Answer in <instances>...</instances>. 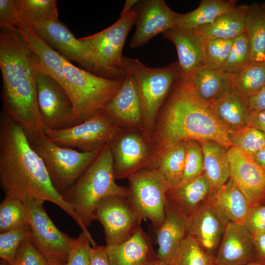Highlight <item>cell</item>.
Listing matches in <instances>:
<instances>
[{
    "instance_id": "1",
    "label": "cell",
    "mask_w": 265,
    "mask_h": 265,
    "mask_svg": "<svg viewBox=\"0 0 265 265\" xmlns=\"http://www.w3.org/2000/svg\"><path fill=\"white\" fill-rule=\"evenodd\" d=\"M157 120L149 140L155 144L150 168H156L167 147L181 141L212 140L227 149L231 146L228 132L216 117L211 104L198 95L190 77L181 74L175 80Z\"/></svg>"
},
{
    "instance_id": "2",
    "label": "cell",
    "mask_w": 265,
    "mask_h": 265,
    "mask_svg": "<svg viewBox=\"0 0 265 265\" xmlns=\"http://www.w3.org/2000/svg\"><path fill=\"white\" fill-rule=\"evenodd\" d=\"M0 182L5 194L23 202L30 199L49 201L82 225L72 207L53 186L45 164L32 148L22 127L2 112L0 117Z\"/></svg>"
},
{
    "instance_id": "3",
    "label": "cell",
    "mask_w": 265,
    "mask_h": 265,
    "mask_svg": "<svg viewBox=\"0 0 265 265\" xmlns=\"http://www.w3.org/2000/svg\"><path fill=\"white\" fill-rule=\"evenodd\" d=\"M0 68L2 112L22 127L28 139L44 133L37 99L42 66L17 27L0 29Z\"/></svg>"
},
{
    "instance_id": "4",
    "label": "cell",
    "mask_w": 265,
    "mask_h": 265,
    "mask_svg": "<svg viewBox=\"0 0 265 265\" xmlns=\"http://www.w3.org/2000/svg\"><path fill=\"white\" fill-rule=\"evenodd\" d=\"M115 180L109 143L77 182L61 194L87 230L95 220L96 208L101 200L111 196H127V189L118 185Z\"/></svg>"
},
{
    "instance_id": "5",
    "label": "cell",
    "mask_w": 265,
    "mask_h": 265,
    "mask_svg": "<svg viewBox=\"0 0 265 265\" xmlns=\"http://www.w3.org/2000/svg\"><path fill=\"white\" fill-rule=\"evenodd\" d=\"M122 68L131 73L136 82L142 108V135L149 141L159 111L181 75L178 61L162 68H150L137 59L123 56Z\"/></svg>"
},
{
    "instance_id": "6",
    "label": "cell",
    "mask_w": 265,
    "mask_h": 265,
    "mask_svg": "<svg viewBox=\"0 0 265 265\" xmlns=\"http://www.w3.org/2000/svg\"><path fill=\"white\" fill-rule=\"evenodd\" d=\"M65 89L73 104L76 125L101 111L119 89L123 80L105 78L80 69L63 57Z\"/></svg>"
},
{
    "instance_id": "7",
    "label": "cell",
    "mask_w": 265,
    "mask_h": 265,
    "mask_svg": "<svg viewBox=\"0 0 265 265\" xmlns=\"http://www.w3.org/2000/svg\"><path fill=\"white\" fill-rule=\"evenodd\" d=\"M28 139L43 160L53 186L61 194L77 182L104 147L80 152L58 145L49 140L44 133Z\"/></svg>"
},
{
    "instance_id": "8",
    "label": "cell",
    "mask_w": 265,
    "mask_h": 265,
    "mask_svg": "<svg viewBox=\"0 0 265 265\" xmlns=\"http://www.w3.org/2000/svg\"><path fill=\"white\" fill-rule=\"evenodd\" d=\"M136 18V10L132 9L109 27L84 37L92 51V72L105 78H124L125 72L122 68V51L127 36Z\"/></svg>"
},
{
    "instance_id": "9",
    "label": "cell",
    "mask_w": 265,
    "mask_h": 265,
    "mask_svg": "<svg viewBox=\"0 0 265 265\" xmlns=\"http://www.w3.org/2000/svg\"><path fill=\"white\" fill-rule=\"evenodd\" d=\"M127 198L142 220L149 219L158 228L164 221L167 194L171 188L156 168L138 170L128 178Z\"/></svg>"
},
{
    "instance_id": "10",
    "label": "cell",
    "mask_w": 265,
    "mask_h": 265,
    "mask_svg": "<svg viewBox=\"0 0 265 265\" xmlns=\"http://www.w3.org/2000/svg\"><path fill=\"white\" fill-rule=\"evenodd\" d=\"M44 133L58 145L86 152L111 143L122 133V130L101 111L80 124L63 129H47Z\"/></svg>"
},
{
    "instance_id": "11",
    "label": "cell",
    "mask_w": 265,
    "mask_h": 265,
    "mask_svg": "<svg viewBox=\"0 0 265 265\" xmlns=\"http://www.w3.org/2000/svg\"><path fill=\"white\" fill-rule=\"evenodd\" d=\"M44 202L40 199L24 202L29 215L30 237L49 263L65 265L73 238L54 224L44 209Z\"/></svg>"
},
{
    "instance_id": "12",
    "label": "cell",
    "mask_w": 265,
    "mask_h": 265,
    "mask_svg": "<svg viewBox=\"0 0 265 265\" xmlns=\"http://www.w3.org/2000/svg\"><path fill=\"white\" fill-rule=\"evenodd\" d=\"M37 99L46 130L63 129L76 125L71 98L62 86L42 67L37 78Z\"/></svg>"
},
{
    "instance_id": "13",
    "label": "cell",
    "mask_w": 265,
    "mask_h": 265,
    "mask_svg": "<svg viewBox=\"0 0 265 265\" xmlns=\"http://www.w3.org/2000/svg\"><path fill=\"white\" fill-rule=\"evenodd\" d=\"M95 220L103 227L106 245L121 243L131 237L142 220L127 197L111 196L101 200L95 212Z\"/></svg>"
},
{
    "instance_id": "14",
    "label": "cell",
    "mask_w": 265,
    "mask_h": 265,
    "mask_svg": "<svg viewBox=\"0 0 265 265\" xmlns=\"http://www.w3.org/2000/svg\"><path fill=\"white\" fill-rule=\"evenodd\" d=\"M32 27L43 41L63 57L92 71V49L84 37L77 39L58 19L38 23Z\"/></svg>"
},
{
    "instance_id": "15",
    "label": "cell",
    "mask_w": 265,
    "mask_h": 265,
    "mask_svg": "<svg viewBox=\"0 0 265 265\" xmlns=\"http://www.w3.org/2000/svg\"><path fill=\"white\" fill-rule=\"evenodd\" d=\"M230 177L251 207L265 204V167L253 157L231 146L227 149Z\"/></svg>"
},
{
    "instance_id": "16",
    "label": "cell",
    "mask_w": 265,
    "mask_h": 265,
    "mask_svg": "<svg viewBox=\"0 0 265 265\" xmlns=\"http://www.w3.org/2000/svg\"><path fill=\"white\" fill-rule=\"evenodd\" d=\"M142 135L134 132L121 134L110 143L116 179L127 178L132 174L149 168L151 152Z\"/></svg>"
},
{
    "instance_id": "17",
    "label": "cell",
    "mask_w": 265,
    "mask_h": 265,
    "mask_svg": "<svg viewBox=\"0 0 265 265\" xmlns=\"http://www.w3.org/2000/svg\"><path fill=\"white\" fill-rule=\"evenodd\" d=\"M137 12L136 26L130 42L132 48L141 47L175 26L177 13L163 0L143 1Z\"/></svg>"
},
{
    "instance_id": "18",
    "label": "cell",
    "mask_w": 265,
    "mask_h": 265,
    "mask_svg": "<svg viewBox=\"0 0 265 265\" xmlns=\"http://www.w3.org/2000/svg\"><path fill=\"white\" fill-rule=\"evenodd\" d=\"M125 72L119 89L102 111L117 124L120 122L142 132L143 117L138 88L132 74Z\"/></svg>"
},
{
    "instance_id": "19",
    "label": "cell",
    "mask_w": 265,
    "mask_h": 265,
    "mask_svg": "<svg viewBox=\"0 0 265 265\" xmlns=\"http://www.w3.org/2000/svg\"><path fill=\"white\" fill-rule=\"evenodd\" d=\"M163 35L176 47L182 75L192 77L205 67V41L196 29L174 26Z\"/></svg>"
},
{
    "instance_id": "20",
    "label": "cell",
    "mask_w": 265,
    "mask_h": 265,
    "mask_svg": "<svg viewBox=\"0 0 265 265\" xmlns=\"http://www.w3.org/2000/svg\"><path fill=\"white\" fill-rule=\"evenodd\" d=\"M215 257L217 265H246L256 261L253 236L244 225L230 223L225 226Z\"/></svg>"
},
{
    "instance_id": "21",
    "label": "cell",
    "mask_w": 265,
    "mask_h": 265,
    "mask_svg": "<svg viewBox=\"0 0 265 265\" xmlns=\"http://www.w3.org/2000/svg\"><path fill=\"white\" fill-rule=\"evenodd\" d=\"M225 228L211 208L205 203L186 218V236L213 255L216 254Z\"/></svg>"
},
{
    "instance_id": "22",
    "label": "cell",
    "mask_w": 265,
    "mask_h": 265,
    "mask_svg": "<svg viewBox=\"0 0 265 265\" xmlns=\"http://www.w3.org/2000/svg\"><path fill=\"white\" fill-rule=\"evenodd\" d=\"M223 225L232 223L244 225L251 207L247 199L233 180L210 194L205 201Z\"/></svg>"
},
{
    "instance_id": "23",
    "label": "cell",
    "mask_w": 265,
    "mask_h": 265,
    "mask_svg": "<svg viewBox=\"0 0 265 265\" xmlns=\"http://www.w3.org/2000/svg\"><path fill=\"white\" fill-rule=\"evenodd\" d=\"M106 246L110 265H154L158 260L150 238L141 226L123 242Z\"/></svg>"
},
{
    "instance_id": "24",
    "label": "cell",
    "mask_w": 265,
    "mask_h": 265,
    "mask_svg": "<svg viewBox=\"0 0 265 265\" xmlns=\"http://www.w3.org/2000/svg\"><path fill=\"white\" fill-rule=\"evenodd\" d=\"M186 217L167 202L165 218L157 229L158 260L170 265L186 237Z\"/></svg>"
},
{
    "instance_id": "25",
    "label": "cell",
    "mask_w": 265,
    "mask_h": 265,
    "mask_svg": "<svg viewBox=\"0 0 265 265\" xmlns=\"http://www.w3.org/2000/svg\"><path fill=\"white\" fill-rule=\"evenodd\" d=\"M212 192V186L204 174L190 182L171 188L167 201L186 218L205 203Z\"/></svg>"
},
{
    "instance_id": "26",
    "label": "cell",
    "mask_w": 265,
    "mask_h": 265,
    "mask_svg": "<svg viewBox=\"0 0 265 265\" xmlns=\"http://www.w3.org/2000/svg\"><path fill=\"white\" fill-rule=\"evenodd\" d=\"M211 105L216 117L228 133L248 125V99L235 87Z\"/></svg>"
},
{
    "instance_id": "27",
    "label": "cell",
    "mask_w": 265,
    "mask_h": 265,
    "mask_svg": "<svg viewBox=\"0 0 265 265\" xmlns=\"http://www.w3.org/2000/svg\"><path fill=\"white\" fill-rule=\"evenodd\" d=\"M190 77L198 95L210 104L234 88V75L222 69L205 67Z\"/></svg>"
},
{
    "instance_id": "28",
    "label": "cell",
    "mask_w": 265,
    "mask_h": 265,
    "mask_svg": "<svg viewBox=\"0 0 265 265\" xmlns=\"http://www.w3.org/2000/svg\"><path fill=\"white\" fill-rule=\"evenodd\" d=\"M204 160V174L209 181L212 192L219 189L230 177L227 149L212 140L199 142Z\"/></svg>"
},
{
    "instance_id": "29",
    "label": "cell",
    "mask_w": 265,
    "mask_h": 265,
    "mask_svg": "<svg viewBox=\"0 0 265 265\" xmlns=\"http://www.w3.org/2000/svg\"><path fill=\"white\" fill-rule=\"evenodd\" d=\"M235 0H202L199 6L185 14L177 13L175 26L196 29L214 22L222 15L234 9L237 5Z\"/></svg>"
},
{
    "instance_id": "30",
    "label": "cell",
    "mask_w": 265,
    "mask_h": 265,
    "mask_svg": "<svg viewBox=\"0 0 265 265\" xmlns=\"http://www.w3.org/2000/svg\"><path fill=\"white\" fill-rule=\"evenodd\" d=\"M248 5H237L211 24L196 30L204 41L234 39L245 31V17Z\"/></svg>"
},
{
    "instance_id": "31",
    "label": "cell",
    "mask_w": 265,
    "mask_h": 265,
    "mask_svg": "<svg viewBox=\"0 0 265 265\" xmlns=\"http://www.w3.org/2000/svg\"><path fill=\"white\" fill-rule=\"evenodd\" d=\"M245 27L253 62H265V9L261 4L254 2L248 5Z\"/></svg>"
},
{
    "instance_id": "32",
    "label": "cell",
    "mask_w": 265,
    "mask_h": 265,
    "mask_svg": "<svg viewBox=\"0 0 265 265\" xmlns=\"http://www.w3.org/2000/svg\"><path fill=\"white\" fill-rule=\"evenodd\" d=\"M15 5L17 26L58 19L55 0H15Z\"/></svg>"
},
{
    "instance_id": "33",
    "label": "cell",
    "mask_w": 265,
    "mask_h": 265,
    "mask_svg": "<svg viewBox=\"0 0 265 265\" xmlns=\"http://www.w3.org/2000/svg\"><path fill=\"white\" fill-rule=\"evenodd\" d=\"M185 143H174L163 152L156 168L162 175L171 188L182 183L185 168Z\"/></svg>"
},
{
    "instance_id": "34",
    "label": "cell",
    "mask_w": 265,
    "mask_h": 265,
    "mask_svg": "<svg viewBox=\"0 0 265 265\" xmlns=\"http://www.w3.org/2000/svg\"><path fill=\"white\" fill-rule=\"evenodd\" d=\"M25 203L17 197L6 193L0 204V233L30 227Z\"/></svg>"
},
{
    "instance_id": "35",
    "label": "cell",
    "mask_w": 265,
    "mask_h": 265,
    "mask_svg": "<svg viewBox=\"0 0 265 265\" xmlns=\"http://www.w3.org/2000/svg\"><path fill=\"white\" fill-rule=\"evenodd\" d=\"M234 87L247 99L265 87V62H252L234 75Z\"/></svg>"
},
{
    "instance_id": "36",
    "label": "cell",
    "mask_w": 265,
    "mask_h": 265,
    "mask_svg": "<svg viewBox=\"0 0 265 265\" xmlns=\"http://www.w3.org/2000/svg\"><path fill=\"white\" fill-rule=\"evenodd\" d=\"M170 265H217L215 255L210 254L192 238L186 236Z\"/></svg>"
},
{
    "instance_id": "37",
    "label": "cell",
    "mask_w": 265,
    "mask_h": 265,
    "mask_svg": "<svg viewBox=\"0 0 265 265\" xmlns=\"http://www.w3.org/2000/svg\"><path fill=\"white\" fill-rule=\"evenodd\" d=\"M252 62L251 46L244 32L234 38L229 54L221 69L234 75Z\"/></svg>"
},
{
    "instance_id": "38",
    "label": "cell",
    "mask_w": 265,
    "mask_h": 265,
    "mask_svg": "<svg viewBox=\"0 0 265 265\" xmlns=\"http://www.w3.org/2000/svg\"><path fill=\"white\" fill-rule=\"evenodd\" d=\"M231 146L253 157L265 145V134L249 125L228 133Z\"/></svg>"
},
{
    "instance_id": "39",
    "label": "cell",
    "mask_w": 265,
    "mask_h": 265,
    "mask_svg": "<svg viewBox=\"0 0 265 265\" xmlns=\"http://www.w3.org/2000/svg\"><path fill=\"white\" fill-rule=\"evenodd\" d=\"M185 143V161L182 183L193 181L204 174V160L199 141L188 139Z\"/></svg>"
},
{
    "instance_id": "40",
    "label": "cell",
    "mask_w": 265,
    "mask_h": 265,
    "mask_svg": "<svg viewBox=\"0 0 265 265\" xmlns=\"http://www.w3.org/2000/svg\"><path fill=\"white\" fill-rule=\"evenodd\" d=\"M234 39H214L205 41V67L221 69L232 48Z\"/></svg>"
},
{
    "instance_id": "41",
    "label": "cell",
    "mask_w": 265,
    "mask_h": 265,
    "mask_svg": "<svg viewBox=\"0 0 265 265\" xmlns=\"http://www.w3.org/2000/svg\"><path fill=\"white\" fill-rule=\"evenodd\" d=\"M30 234V227L0 234V257L9 265H14L15 257L21 242Z\"/></svg>"
},
{
    "instance_id": "42",
    "label": "cell",
    "mask_w": 265,
    "mask_h": 265,
    "mask_svg": "<svg viewBox=\"0 0 265 265\" xmlns=\"http://www.w3.org/2000/svg\"><path fill=\"white\" fill-rule=\"evenodd\" d=\"M48 261L30 235L20 244L16 252L14 265H47Z\"/></svg>"
},
{
    "instance_id": "43",
    "label": "cell",
    "mask_w": 265,
    "mask_h": 265,
    "mask_svg": "<svg viewBox=\"0 0 265 265\" xmlns=\"http://www.w3.org/2000/svg\"><path fill=\"white\" fill-rule=\"evenodd\" d=\"M91 245L89 239L82 232L78 238H73L65 265H89Z\"/></svg>"
},
{
    "instance_id": "44",
    "label": "cell",
    "mask_w": 265,
    "mask_h": 265,
    "mask_svg": "<svg viewBox=\"0 0 265 265\" xmlns=\"http://www.w3.org/2000/svg\"><path fill=\"white\" fill-rule=\"evenodd\" d=\"M244 226L252 236L265 233V204L250 207Z\"/></svg>"
},
{
    "instance_id": "45",
    "label": "cell",
    "mask_w": 265,
    "mask_h": 265,
    "mask_svg": "<svg viewBox=\"0 0 265 265\" xmlns=\"http://www.w3.org/2000/svg\"><path fill=\"white\" fill-rule=\"evenodd\" d=\"M15 0H0V27L1 29L17 28Z\"/></svg>"
},
{
    "instance_id": "46",
    "label": "cell",
    "mask_w": 265,
    "mask_h": 265,
    "mask_svg": "<svg viewBox=\"0 0 265 265\" xmlns=\"http://www.w3.org/2000/svg\"><path fill=\"white\" fill-rule=\"evenodd\" d=\"M89 265H110L106 245H96L91 246Z\"/></svg>"
},
{
    "instance_id": "47",
    "label": "cell",
    "mask_w": 265,
    "mask_h": 265,
    "mask_svg": "<svg viewBox=\"0 0 265 265\" xmlns=\"http://www.w3.org/2000/svg\"><path fill=\"white\" fill-rule=\"evenodd\" d=\"M256 252V261L265 265V233L253 236Z\"/></svg>"
},
{
    "instance_id": "48",
    "label": "cell",
    "mask_w": 265,
    "mask_h": 265,
    "mask_svg": "<svg viewBox=\"0 0 265 265\" xmlns=\"http://www.w3.org/2000/svg\"><path fill=\"white\" fill-rule=\"evenodd\" d=\"M250 111L265 110V87L248 98Z\"/></svg>"
},
{
    "instance_id": "49",
    "label": "cell",
    "mask_w": 265,
    "mask_h": 265,
    "mask_svg": "<svg viewBox=\"0 0 265 265\" xmlns=\"http://www.w3.org/2000/svg\"><path fill=\"white\" fill-rule=\"evenodd\" d=\"M248 125L257 129L265 134V110L250 111Z\"/></svg>"
},
{
    "instance_id": "50",
    "label": "cell",
    "mask_w": 265,
    "mask_h": 265,
    "mask_svg": "<svg viewBox=\"0 0 265 265\" xmlns=\"http://www.w3.org/2000/svg\"><path fill=\"white\" fill-rule=\"evenodd\" d=\"M253 158L258 164L265 167V145Z\"/></svg>"
},
{
    "instance_id": "51",
    "label": "cell",
    "mask_w": 265,
    "mask_h": 265,
    "mask_svg": "<svg viewBox=\"0 0 265 265\" xmlns=\"http://www.w3.org/2000/svg\"><path fill=\"white\" fill-rule=\"evenodd\" d=\"M139 0H126L122 10L120 13V16L122 17L125 16L132 9V7L136 3L139 2Z\"/></svg>"
},
{
    "instance_id": "52",
    "label": "cell",
    "mask_w": 265,
    "mask_h": 265,
    "mask_svg": "<svg viewBox=\"0 0 265 265\" xmlns=\"http://www.w3.org/2000/svg\"><path fill=\"white\" fill-rule=\"evenodd\" d=\"M154 265H167L164 263L161 262V261L158 260L157 262Z\"/></svg>"
},
{
    "instance_id": "53",
    "label": "cell",
    "mask_w": 265,
    "mask_h": 265,
    "mask_svg": "<svg viewBox=\"0 0 265 265\" xmlns=\"http://www.w3.org/2000/svg\"><path fill=\"white\" fill-rule=\"evenodd\" d=\"M262 265L260 263H259V262H257V261H255L254 262H252L250 264H249L248 265Z\"/></svg>"
},
{
    "instance_id": "54",
    "label": "cell",
    "mask_w": 265,
    "mask_h": 265,
    "mask_svg": "<svg viewBox=\"0 0 265 265\" xmlns=\"http://www.w3.org/2000/svg\"><path fill=\"white\" fill-rule=\"evenodd\" d=\"M0 265H9L7 262H5L4 261L2 260V262H1Z\"/></svg>"
},
{
    "instance_id": "55",
    "label": "cell",
    "mask_w": 265,
    "mask_h": 265,
    "mask_svg": "<svg viewBox=\"0 0 265 265\" xmlns=\"http://www.w3.org/2000/svg\"><path fill=\"white\" fill-rule=\"evenodd\" d=\"M262 7L264 9H265V1L263 2V3H262L261 4Z\"/></svg>"
},
{
    "instance_id": "56",
    "label": "cell",
    "mask_w": 265,
    "mask_h": 265,
    "mask_svg": "<svg viewBox=\"0 0 265 265\" xmlns=\"http://www.w3.org/2000/svg\"><path fill=\"white\" fill-rule=\"evenodd\" d=\"M47 265H52L51 264H50V263H48V264Z\"/></svg>"
}]
</instances>
